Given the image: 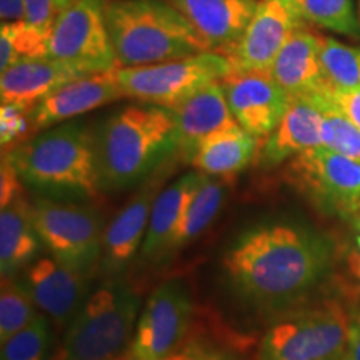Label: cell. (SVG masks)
<instances>
[{"label": "cell", "instance_id": "1", "mask_svg": "<svg viewBox=\"0 0 360 360\" xmlns=\"http://www.w3.org/2000/svg\"><path fill=\"white\" fill-rule=\"evenodd\" d=\"M233 292L259 309L290 307L327 277L332 245L312 229L265 222L242 232L222 260Z\"/></svg>", "mask_w": 360, "mask_h": 360}, {"label": "cell", "instance_id": "2", "mask_svg": "<svg viewBox=\"0 0 360 360\" xmlns=\"http://www.w3.org/2000/svg\"><path fill=\"white\" fill-rule=\"evenodd\" d=\"M179 152L174 110L143 103L112 114L96 135L98 188L120 192L142 186Z\"/></svg>", "mask_w": 360, "mask_h": 360}, {"label": "cell", "instance_id": "3", "mask_svg": "<svg viewBox=\"0 0 360 360\" xmlns=\"http://www.w3.org/2000/svg\"><path fill=\"white\" fill-rule=\"evenodd\" d=\"M29 187L67 199H96L98 188L96 135L80 122L45 129L7 152Z\"/></svg>", "mask_w": 360, "mask_h": 360}, {"label": "cell", "instance_id": "4", "mask_svg": "<svg viewBox=\"0 0 360 360\" xmlns=\"http://www.w3.org/2000/svg\"><path fill=\"white\" fill-rule=\"evenodd\" d=\"M105 22L115 69L209 52L195 29L167 0H114L105 7Z\"/></svg>", "mask_w": 360, "mask_h": 360}, {"label": "cell", "instance_id": "5", "mask_svg": "<svg viewBox=\"0 0 360 360\" xmlns=\"http://www.w3.org/2000/svg\"><path fill=\"white\" fill-rule=\"evenodd\" d=\"M139 307L129 283L107 278L77 310L52 360H119L132 344Z\"/></svg>", "mask_w": 360, "mask_h": 360}, {"label": "cell", "instance_id": "6", "mask_svg": "<svg viewBox=\"0 0 360 360\" xmlns=\"http://www.w3.org/2000/svg\"><path fill=\"white\" fill-rule=\"evenodd\" d=\"M352 317L337 302L278 315L260 340L257 360H342Z\"/></svg>", "mask_w": 360, "mask_h": 360}, {"label": "cell", "instance_id": "7", "mask_svg": "<svg viewBox=\"0 0 360 360\" xmlns=\"http://www.w3.org/2000/svg\"><path fill=\"white\" fill-rule=\"evenodd\" d=\"M124 97L175 109L209 84L220 82L233 72L225 53L200 52L160 64L114 69Z\"/></svg>", "mask_w": 360, "mask_h": 360}, {"label": "cell", "instance_id": "8", "mask_svg": "<svg viewBox=\"0 0 360 360\" xmlns=\"http://www.w3.org/2000/svg\"><path fill=\"white\" fill-rule=\"evenodd\" d=\"M32 219L51 255L87 276L97 270L105 227L96 209L42 197L32 202Z\"/></svg>", "mask_w": 360, "mask_h": 360}, {"label": "cell", "instance_id": "9", "mask_svg": "<svg viewBox=\"0 0 360 360\" xmlns=\"http://www.w3.org/2000/svg\"><path fill=\"white\" fill-rule=\"evenodd\" d=\"M287 180L322 212L339 217L360 214V162L327 147L294 157Z\"/></svg>", "mask_w": 360, "mask_h": 360}, {"label": "cell", "instance_id": "10", "mask_svg": "<svg viewBox=\"0 0 360 360\" xmlns=\"http://www.w3.org/2000/svg\"><path fill=\"white\" fill-rule=\"evenodd\" d=\"M105 0H74L58 13L49 34L47 57L69 62L87 74L115 69Z\"/></svg>", "mask_w": 360, "mask_h": 360}, {"label": "cell", "instance_id": "11", "mask_svg": "<svg viewBox=\"0 0 360 360\" xmlns=\"http://www.w3.org/2000/svg\"><path fill=\"white\" fill-rule=\"evenodd\" d=\"M192 312V297L186 283L180 278L160 283L139 315L127 354L152 360L175 354L186 339Z\"/></svg>", "mask_w": 360, "mask_h": 360}, {"label": "cell", "instance_id": "12", "mask_svg": "<svg viewBox=\"0 0 360 360\" xmlns=\"http://www.w3.org/2000/svg\"><path fill=\"white\" fill-rule=\"evenodd\" d=\"M302 22L295 0H259L240 40L227 53L233 70L270 72L287 40L302 29Z\"/></svg>", "mask_w": 360, "mask_h": 360}, {"label": "cell", "instance_id": "13", "mask_svg": "<svg viewBox=\"0 0 360 360\" xmlns=\"http://www.w3.org/2000/svg\"><path fill=\"white\" fill-rule=\"evenodd\" d=\"M169 174L152 175L134 193L114 220L107 225L102 238V254L97 272L105 278L122 276L146 238L155 199Z\"/></svg>", "mask_w": 360, "mask_h": 360}, {"label": "cell", "instance_id": "14", "mask_svg": "<svg viewBox=\"0 0 360 360\" xmlns=\"http://www.w3.org/2000/svg\"><path fill=\"white\" fill-rule=\"evenodd\" d=\"M20 282L37 309L57 328H67L85 302L89 276L53 255L37 257L22 272Z\"/></svg>", "mask_w": 360, "mask_h": 360}, {"label": "cell", "instance_id": "15", "mask_svg": "<svg viewBox=\"0 0 360 360\" xmlns=\"http://www.w3.org/2000/svg\"><path fill=\"white\" fill-rule=\"evenodd\" d=\"M222 85L237 124L255 139H267L290 103V96L270 72L233 70Z\"/></svg>", "mask_w": 360, "mask_h": 360}, {"label": "cell", "instance_id": "16", "mask_svg": "<svg viewBox=\"0 0 360 360\" xmlns=\"http://www.w3.org/2000/svg\"><path fill=\"white\" fill-rule=\"evenodd\" d=\"M124 97L115 72L85 75L62 85L30 110V132L51 129Z\"/></svg>", "mask_w": 360, "mask_h": 360}, {"label": "cell", "instance_id": "17", "mask_svg": "<svg viewBox=\"0 0 360 360\" xmlns=\"http://www.w3.org/2000/svg\"><path fill=\"white\" fill-rule=\"evenodd\" d=\"M188 20L207 49L227 56L240 40L259 0H167Z\"/></svg>", "mask_w": 360, "mask_h": 360}, {"label": "cell", "instance_id": "18", "mask_svg": "<svg viewBox=\"0 0 360 360\" xmlns=\"http://www.w3.org/2000/svg\"><path fill=\"white\" fill-rule=\"evenodd\" d=\"M322 147V112L312 98L290 97L282 120L257 150L259 165L276 167L310 148Z\"/></svg>", "mask_w": 360, "mask_h": 360}, {"label": "cell", "instance_id": "19", "mask_svg": "<svg viewBox=\"0 0 360 360\" xmlns=\"http://www.w3.org/2000/svg\"><path fill=\"white\" fill-rule=\"evenodd\" d=\"M85 75L92 74L51 57L20 60L0 75V98L2 103L30 112L53 90Z\"/></svg>", "mask_w": 360, "mask_h": 360}, {"label": "cell", "instance_id": "20", "mask_svg": "<svg viewBox=\"0 0 360 360\" xmlns=\"http://www.w3.org/2000/svg\"><path fill=\"white\" fill-rule=\"evenodd\" d=\"M172 110L177 120L179 152L187 159H191L207 137L238 125L229 105L222 80L200 89Z\"/></svg>", "mask_w": 360, "mask_h": 360}, {"label": "cell", "instance_id": "21", "mask_svg": "<svg viewBox=\"0 0 360 360\" xmlns=\"http://www.w3.org/2000/svg\"><path fill=\"white\" fill-rule=\"evenodd\" d=\"M204 179L205 174L199 170L187 172L159 192L154 209H152L146 238L141 247V255L148 262H159L169 257L174 233L179 229L180 220L187 212Z\"/></svg>", "mask_w": 360, "mask_h": 360}, {"label": "cell", "instance_id": "22", "mask_svg": "<svg viewBox=\"0 0 360 360\" xmlns=\"http://www.w3.org/2000/svg\"><path fill=\"white\" fill-rule=\"evenodd\" d=\"M270 75L290 97L327 87L321 67V34L299 29L270 67Z\"/></svg>", "mask_w": 360, "mask_h": 360}, {"label": "cell", "instance_id": "23", "mask_svg": "<svg viewBox=\"0 0 360 360\" xmlns=\"http://www.w3.org/2000/svg\"><path fill=\"white\" fill-rule=\"evenodd\" d=\"M32 219V202L22 193L0 212V270L2 277H19L42 249Z\"/></svg>", "mask_w": 360, "mask_h": 360}, {"label": "cell", "instance_id": "24", "mask_svg": "<svg viewBox=\"0 0 360 360\" xmlns=\"http://www.w3.org/2000/svg\"><path fill=\"white\" fill-rule=\"evenodd\" d=\"M257 143L259 139L236 125L207 137L188 160L202 174L227 177L244 170L255 159Z\"/></svg>", "mask_w": 360, "mask_h": 360}, {"label": "cell", "instance_id": "25", "mask_svg": "<svg viewBox=\"0 0 360 360\" xmlns=\"http://www.w3.org/2000/svg\"><path fill=\"white\" fill-rule=\"evenodd\" d=\"M225 193L227 191H225V184L222 180L212 177V175H205L204 182H202L200 188L188 205L187 212L180 220L179 229L174 233L169 255L191 244L210 227V224L217 217L219 210L222 209Z\"/></svg>", "mask_w": 360, "mask_h": 360}, {"label": "cell", "instance_id": "26", "mask_svg": "<svg viewBox=\"0 0 360 360\" xmlns=\"http://www.w3.org/2000/svg\"><path fill=\"white\" fill-rule=\"evenodd\" d=\"M322 112V146L360 162V129L340 109L334 92L323 87L307 94Z\"/></svg>", "mask_w": 360, "mask_h": 360}, {"label": "cell", "instance_id": "27", "mask_svg": "<svg viewBox=\"0 0 360 360\" xmlns=\"http://www.w3.org/2000/svg\"><path fill=\"white\" fill-rule=\"evenodd\" d=\"M321 67L323 82L332 92L360 89V47L321 35Z\"/></svg>", "mask_w": 360, "mask_h": 360}, {"label": "cell", "instance_id": "28", "mask_svg": "<svg viewBox=\"0 0 360 360\" xmlns=\"http://www.w3.org/2000/svg\"><path fill=\"white\" fill-rule=\"evenodd\" d=\"M37 305L19 277H2L0 285V342L29 326L37 317Z\"/></svg>", "mask_w": 360, "mask_h": 360}, {"label": "cell", "instance_id": "29", "mask_svg": "<svg viewBox=\"0 0 360 360\" xmlns=\"http://www.w3.org/2000/svg\"><path fill=\"white\" fill-rule=\"evenodd\" d=\"M304 20L330 32L360 40V24L352 0H295Z\"/></svg>", "mask_w": 360, "mask_h": 360}, {"label": "cell", "instance_id": "30", "mask_svg": "<svg viewBox=\"0 0 360 360\" xmlns=\"http://www.w3.org/2000/svg\"><path fill=\"white\" fill-rule=\"evenodd\" d=\"M49 35L30 29L24 22L2 24L0 27V70L20 60L47 57Z\"/></svg>", "mask_w": 360, "mask_h": 360}, {"label": "cell", "instance_id": "31", "mask_svg": "<svg viewBox=\"0 0 360 360\" xmlns=\"http://www.w3.org/2000/svg\"><path fill=\"white\" fill-rule=\"evenodd\" d=\"M51 321L39 314L25 328L2 344L0 360H47L51 350Z\"/></svg>", "mask_w": 360, "mask_h": 360}, {"label": "cell", "instance_id": "32", "mask_svg": "<svg viewBox=\"0 0 360 360\" xmlns=\"http://www.w3.org/2000/svg\"><path fill=\"white\" fill-rule=\"evenodd\" d=\"M74 0H25L24 24L42 34H51L53 22Z\"/></svg>", "mask_w": 360, "mask_h": 360}, {"label": "cell", "instance_id": "33", "mask_svg": "<svg viewBox=\"0 0 360 360\" xmlns=\"http://www.w3.org/2000/svg\"><path fill=\"white\" fill-rule=\"evenodd\" d=\"M30 112L20 109L17 105H8L2 103L0 110V134H2V147L6 148L12 142L19 141L20 135L25 134V130H30Z\"/></svg>", "mask_w": 360, "mask_h": 360}, {"label": "cell", "instance_id": "34", "mask_svg": "<svg viewBox=\"0 0 360 360\" xmlns=\"http://www.w3.org/2000/svg\"><path fill=\"white\" fill-rule=\"evenodd\" d=\"M22 184L24 180L20 179L17 169L13 167L11 159L4 154L2 157V170H0V207L11 205L17 197H20L24 191H22Z\"/></svg>", "mask_w": 360, "mask_h": 360}, {"label": "cell", "instance_id": "35", "mask_svg": "<svg viewBox=\"0 0 360 360\" xmlns=\"http://www.w3.org/2000/svg\"><path fill=\"white\" fill-rule=\"evenodd\" d=\"M334 97L340 109L360 129V89L349 90V92H334Z\"/></svg>", "mask_w": 360, "mask_h": 360}, {"label": "cell", "instance_id": "36", "mask_svg": "<svg viewBox=\"0 0 360 360\" xmlns=\"http://www.w3.org/2000/svg\"><path fill=\"white\" fill-rule=\"evenodd\" d=\"M25 0H0V19L2 24L24 22Z\"/></svg>", "mask_w": 360, "mask_h": 360}, {"label": "cell", "instance_id": "37", "mask_svg": "<svg viewBox=\"0 0 360 360\" xmlns=\"http://www.w3.org/2000/svg\"><path fill=\"white\" fill-rule=\"evenodd\" d=\"M342 360H360V314L354 315L350 322L349 344Z\"/></svg>", "mask_w": 360, "mask_h": 360}, {"label": "cell", "instance_id": "38", "mask_svg": "<svg viewBox=\"0 0 360 360\" xmlns=\"http://www.w3.org/2000/svg\"><path fill=\"white\" fill-rule=\"evenodd\" d=\"M202 355H204V352H202L200 349H197V347H186V349H182V350H177V352H175V354L167 355V357L157 359V360H200ZM119 360H152V359H139V357H132V355L125 354Z\"/></svg>", "mask_w": 360, "mask_h": 360}, {"label": "cell", "instance_id": "39", "mask_svg": "<svg viewBox=\"0 0 360 360\" xmlns=\"http://www.w3.org/2000/svg\"><path fill=\"white\" fill-rule=\"evenodd\" d=\"M350 267H352V272L355 276L360 277V219L357 224V236H355V252L352 254V257H350Z\"/></svg>", "mask_w": 360, "mask_h": 360}, {"label": "cell", "instance_id": "40", "mask_svg": "<svg viewBox=\"0 0 360 360\" xmlns=\"http://www.w3.org/2000/svg\"><path fill=\"white\" fill-rule=\"evenodd\" d=\"M200 360H231V359H229L227 355H222V354H204Z\"/></svg>", "mask_w": 360, "mask_h": 360}]
</instances>
